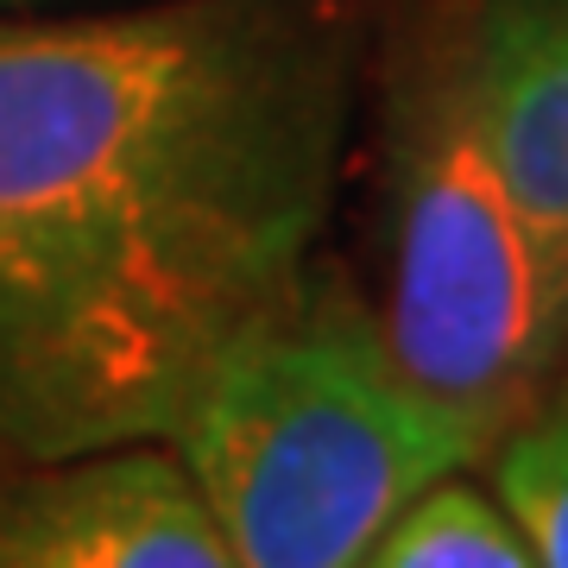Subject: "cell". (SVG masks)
Segmentation results:
<instances>
[{"label": "cell", "instance_id": "6da1fadb", "mask_svg": "<svg viewBox=\"0 0 568 568\" xmlns=\"http://www.w3.org/2000/svg\"><path fill=\"white\" fill-rule=\"evenodd\" d=\"M347 121L316 0L0 20V467L171 443L310 291Z\"/></svg>", "mask_w": 568, "mask_h": 568}, {"label": "cell", "instance_id": "3957f363", "mask_svg": "<svg viewBox=\"0 0 568 568\" xmlns=\"http://www.w3.org/2000/svg\"><path fill=\"white\" fill-rule=\"evenodd\" d=\"M373 335L487 455L556 405L568 379V265L493 171L448 89L429 95L398 145Z\"/></svg>", "mask_w": 568, "mask_h": 568}, {"label": "cell", "instance_id": "7a4b0ae2", "mask_svg": "<svg viewBox=\"0 0 568 568\" xmlns=\"http://www.w3.org/2000/svg\"><path fill=\"white\" fill-rule=\"evenodd\" d=\"M171 448L234 568H354L436 480L487 462L373 323L316 310L310 291L209 373Z\"/></svg>", "mask_w": 568, "mask_h": 568}, {"label": "cell", "instance_id": "5b68a950", "mask_svg": "<svg viewBox=\"0 0 568 568\" xmlns=\"http://www.w3.org/2000/svg\"><path fill=\"white\" fill-rule=\"evenodd\" d=\"M443 89L568 265V0H474Z\"/></svg>", "mask_w": 568, "mask_h": 568}, {"label": "cell", "instance_id": "ba28073f", "mask_svg": "<svg viewBox=\"0 0 568 568\" xmlns=\"http://www.w3.org/2000/svg\"><path fill=\"white\" fill-rule=\"evenodd\" d=\"M0 7H39V0H0Z\"/></svg>", "mask_w": 568, "mask_h": 568}, {"label": "cell", "instance_id": "52a82bcc", "mask_svg": "<svg viewBox=\"0 0 568 568\" xmlns=\"http://www.w3.org/2000/svg\"><path fill=\"white\" fill-rule=\"evenodd\" d=\"M493 506L518 530L530 568H568V405L537 410L487 455Z\"/></svg>", "mask_w": 568, "mask_h": 568}, {"label": "cell", "instance_id": "277c9868", "mask_svg": "<svg viewBox=\"0 0 568 568\" xmlns=\"http://www.w3.org/2000/svg\"><path fill=\"white\" fill-rule=\"evenodd\" d=\"M0 568H234L171 443L0 467Z\"/></svg>", "mask_w": 568, "mask_h": 568}, {"label": "cell", "instance_id": "8992f818", "mask_svg": "<svg viewBox=\"0 0 568 568\" xmlns=\"http://www.w3.org/2000/svg\"><path fill=\"white\" fill-rule=\"evenodd\" d=\"M354 568H530V556L493 493L448 474L417 506L398 511Z\"/></svg>", "mask_w": 568, "mask_h": 568}]
</instances>
